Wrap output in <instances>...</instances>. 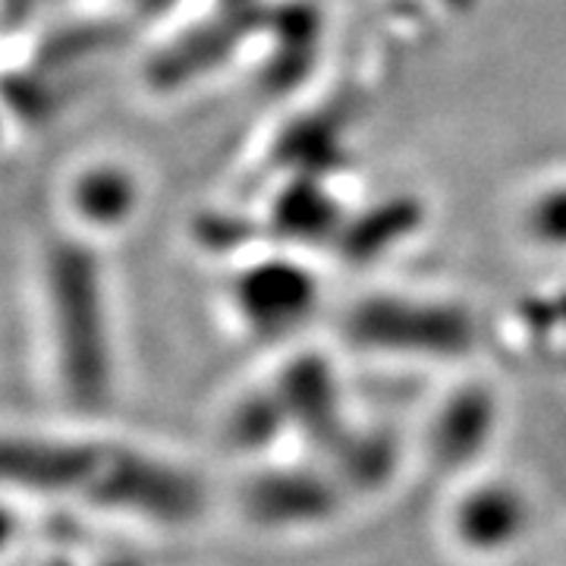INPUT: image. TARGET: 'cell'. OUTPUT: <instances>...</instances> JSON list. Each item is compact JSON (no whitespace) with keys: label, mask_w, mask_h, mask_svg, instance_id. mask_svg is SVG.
Instances as JSON below:
<instances>
[{"label":"cell","mask_w":566,"mask_h":566,"mask_svg":"<svg viewBox=\"0 0 566 566\" xmlns=\"http://www.w3.org/2000/svg\"><path fill=\"white\" fill-rule=\"evenodd\" d=\"M44 283L63 394L82 409L102 406L114 381L102 264L88 245L57 240L48 249Z\"/></svg>","instance_id":"7a4b0ae2"},{"label":"cell","mask_w":566,"mask_h":566,"mask_svg":"<svg viewBox=\"0 0 566 566\" xmlns=\"http://www.w3.org/2000/svg\"><path fill=\"white\" fill-rule=\"evenodd\" d=\"M349 331L359 344L422 353H460L472 340V327L463 312L394 300L359 305L353 312Z\"/></svg>","instance_id":"3957f363"},{"label":"cell","mask_w":566,"mask_h":566,"mask_svg":"<svg viewBox=\"0 0 566 566\" xmlns=\"http://www.w3.org/2000/svg\"><path fill=\"white\" fill-rule=\"evenodd\" d=\"M13 538H17V513H10L7 504L0 501V554L13 545Z\"/></svg>","instance_id":"30bf717a"},{"label":"cell","mask_w":566,"mask_h":566,"mask_svg":"<svg viewBox=\"0 0 566 566\" xmlns=\"http://www.w3.org/2000/svg\"><path fill=\"white\" fill-rule=\"evenodd\" d=\"M523 526H526V506L510 488H479L457 510V532L463 545L469 542L485 551H497L513 545Z\"/></svg>","instance_id":"5b68a950"},{"label":"cell","mask_w":566,"mask_h":566,"mask_svg":"<svg viewBox=\"0 0 566 566\" xmlns=\"http://www.w3.org/2000/svg\"><path fill=\"white\" fill-rule=\"evenodd\" d=\"M39 497L92 506L158 526L189 523L202 506L192 472L117 441L0 431V501Z\"/></svg>","instance_id":"6da1fadb"},{"label":"cell","mask_w":566,"mask_h":566,"mask_svg":"<svg viewBox=\"0 0 566 566\" xmlns=\"http://www.w3.org/2000/svg\"><path fill=\"white\" fill-rule=\"evenodd\" d=\"M331 221V211L318 192H293L277 208V223L286 233H318Z\"/></svg>","instance_id":"ba28073f"},{"label":"cell","mask_w":566,"mask_h":566,"mask_svg":"<svg viewBox=\"0 0 566 566\" xmlns=\"http://www.w3.org/2000/svg\"><path fill=\"white\" fill-rule=\"evenodd\" d=\"M312 300H315L312 281L303 271L283 262L262 264L243 274V281L237 283L240 312L245 315V322L264 334L286 331L296 322H303Z\"/></svg>","instance_id":"277c9868"},{"label":"cell","mask_w":566,"mask_h":566,"mask_svg":"<svg viewBox=\"0 0 566 566\" xmlns=\"http://www.w3.org/2000/svg\"><path fill=\"white\" fill-rule=\"evenodd\" d=\"M532 233L545 243H566V192H554L532 208Z\"/></svg>","instance_id":"9c48e42d"},{"label":"cell","mask_w":566,"mask_h":566,"mask_svg":"<svg viewBox=\"0 0 566 566\" xmlns=\"http://www.w3.org/2000/svg\"><path fill=\"white\" fill-rule=\"evenodd\" d=\"M416 221H419V208H412V205L406 202L385 205V208L371 211L368 218H363V221L349 230L346 249H349L356 259L375 255V252H381L387 243H394L397 237H403L406 230Z\"/></svg>","instance_id":"52a82bcc"},{"label":"cell","mask_w":566,"mask_h":566,"mask_svg":"<svg viewBox=\"0 0 566 566\" xmlns=\"http://www.w3.org/2000/svg\"><path fill=\"white\" fill-rule=\"evenodd\" d=\"M54 566H80V564H54ZM88 566H123V564H88Z\"/></svg>","instance_id":"8fae6325"},{"label":"cell","mask_w":566,"mask_h":566,"mask_svg":"<svg viewBox=\"0 0 566 566\" xmlns=\"http://www.w3.org/2000/svg\"><path fill=\"white\" fill-rule=\"evenodd\" d=\"M136 199L139 192L133 177L114 164L82 170L73 182V208L80 221L92 227H120L133 214Z\"/></svg>","instance_id":"8992f818"}]
</instances>
